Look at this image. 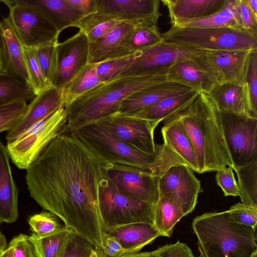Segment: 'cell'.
I'll return each instance as SVG.
<instances>
[{
    "label": "cell",
    "mask_w": 257,
    "mask_h": 257,
    "mask_svg": "<svg viewBox=\"0 0 257 257\" xmlns=\"http://www.w3.org/2000/svg\"><path fill=\"white\" fill-rule=\"evenodd\" d=\"M0 34L2 43L1 71L9 73L31 86L24 46L8 17L1 21Z\"/></svg>",
    "instance_id": "obj_21"
},
{
    "label": "cell",
    "mask_w": 257,
    "mask_h": 257,
    "mask_svg": "<svg viewBox=\"0 0 257 257\" xmlns=\"http://www.w3.org/2000/svg\"><path fill=\"white\" fill-rule=\"evenodd\" d=\"M57 68L51 85L61 90L88 64L89 42L82 30L57 45Z\"/></svg>",
    "instance_id": "obj_17"
},
{
    "label": "cell",
    "mask_w": 257,
    "mask_h": 257,
    "mask_svg": "<svg viewBox=\"0 0 257 257\" xmlns=\"http://www.w3.org/2000/svg\"><path fill=\"white\" fill-rule=\"evenodd\" d=\"M169 11L170 22L207 17L220 10L226 0H162Z\"/></svg>",
    "instance_id": "obj_29"
},
{
    "label": "cell",
    "mask_w": 257,
    "mask_h": 257,
    "mask_svg": "<svg viewBox=\"0 0 257 257\" xmlns=\"http://www.w3.org/2000/svg\"><path fill=\"white\" fill-rule=\"evenodd\" d=\"M199 92L192 90L168 97L147 108L124 115L147 121L155 131L158 124L173 113L191 102Z\"/></svg>",
    "instance_id": "obj_28"
},
{
    "label": "cell",
    "mask_w": 257,
    "mask_h": 257,
    "mask_svg": "<svg viewBox=\"0 0 257 257\" xmlns=\"http://www.w3.org/2000/svg\"><path fill=\"white\" fill-rule=\"evenodd\" d=\"M101 247L104 253L110 257H119L125 254L118 241L105 233Z\"/></svg>",
    "instance_id": "obj_50"
},
{
    "label": "cell",
    "mask_w": 257,
    "mask_h": 257,
    "mask_svg": "<svg viewBox=\"0 0 257 257\" xmlns=\"http://www.w3.org/2000/svg\"><path fill=\"white\" fill-rule=\"evenodd\" d=\"M7 147L0 140V223L18 217V189L14 180Z\"/></svg>",
    "instance_id": "obj_25"
},
{
    "label": "cell",
    "mask_w": 257,
    "mask_h": 257,
    "mask_svg": "<svg viewBox=\"0 0 257 257\" xmlns=\"http://www.w3.org/2000/svg\"><path fill=\"white\" fill-rule=\"evenodd\" d=\"M163 42L208 51L257 50V32L234 28L171 26Z\"/></svg>",
    "instance_id": "obj_5"
},
{
    "label": "cell",
    "mask_w": 257,
    "mask_h": 257,
    "mask_svg": "<svg viewBox=\"0 0 257 257\" xmlns=\"http://www.w3.org/2000/svg\"><path fill=\"white\" fill-rule=\"evenodd\" d=\"M57 44L43 45L33 48L41 71L51 84L57 68Z\"/></svg>",
    "instance_id": "obj_39"
},
{
    "label": "cell",
    "mask_w": 257,
    "mask_h": 257,
    "mask_svg": "<svg viewBox=\"0 0 257 257\" xmlns=\"http://www.w3.org/2000/svg\"><path fill=\"white\" fill-rule=\"evenodd\" d=\"M102 83L96 72V64L88 63L62 89V97L65 107Z\"/></svg>",
    "instance_id": "obj_32"
},
{
    "label": "cell",
    "mask_w": 257,
    "mask_h": 257,
    "mask_svg": "<svg viewBox=\"0 0 257 257\" xmlns=\"http://www.w3.org/2000/svg\"><path fill=\"white\" fill-rule=\"evenodd\" d=\"M120 257H153L152 252L124 254Z\"/></svg>",
    "instance_id": "obj_52"
},
{
    "label": "cell",
    "mask_w": 257,
    "mask_h": 257,
    "mask_svg": "<svg viewBox=\"0 0 257 257\" xmlns=\"http://www.w3.org/2000/svg\"><path fill=\"white\" fill-rule=\"evenodd\" d=\"M8 3L26 7L38 12L47 19L57 31L75 27L85 17L66 0H6Z\"/></svg>",
    "instance_id": "obj_22"
},
{
    "label": "cell",
    "mask_w": 257,
    "mask_h": 257,
    "mask_svg": "<svg viewBox=\"0 0 257 257\" xmlns=\"http://www.w3.org/2000/svg\"><path fill=\"white\" fill-rule=\"evenodd\" d=\"M163 41L162 34L157 25H137L129 41L126 53L133 55Z\"/></svg>",
    "instance_id": "obj_36"
},
{
    "label": "cell",
    "mask_w": 257,
    "mask_h": 257,
    "mask_svg": "<svg viewBox=\"0 0 257 257\" xmlns=\"http://www.w3.org/2000/svg\"><path fill=\"white\" fill-rule=\"evenodd\" d=\"M1 21L0 20V28H1ZM2 68V43H1V38L0 34V71Z\"/></svg>",
    "instance_id": "obj_57"
},
{
    "label": "cell",
    "mask_w": 257,
    "mask_h": 257,
    "mask_svg": "<svg viewBox=\"0 0 257 257\" xmlns=\"http://www.w3.org/2000/svg\"><path fill=\"white\" fill-rule=\"evenodd\" d=\"M256 51V50H255ZM254 51H210L199 56L218 84H246L250 58Z\"/></svg>",
    "instance_id": "obj_16"
},
{
    "label": "cell",
    "mask_w": 257,
    "mask_h": 257,
    "mask_svg": "<svg viewBox=\"0 0 257 257\" xmlns=\"http://www.w3.org/2000/svg\"><path fill=\"white\" fill-rule=\"evenodd\" d=\"M28 221L32 233L38 236L52 234L63 226L59 222L58 217L48 211L31 215Z\"/></svg>",
    "instance_id": "obj_38"
},
{
    "label": "cell",
    "mask_w": 257,
    "mask_h": 257,
    "mask_svg": "<svg viewBox=\"0 0 257 257\" xmlns=\"http://www.w3.org/2000/svg\"><path fill=\"white\" fill-rule=\"evenodd\" d=\"M96 122L130 146L155 155L154 131L147 121L115 113Z\"/></svg>",
    "instance_id": "obj_18"
},
{
    "label": "cell",
    "mask_w": 257,
    "mask_h": 257,
    "mask_svg": "<svg viewBox=\"0 0 257 257\" xmlns=\"http://www.w3.org/2000/svg\"><path fill=\"white\" fill-rule=\"evenodd\" d=\"M167 78L168 80L182 83L205 94L218 84L215 78L202 64L198 56L174 64L168 70Z\"/></svg>",
    "instance_id": "obj_24"
},
{
    "label": "cell",
    "mask_w": 257,
    "mask_h": 257,
    "mask_svg": "<svg viewBox=\"0 0 257 257\" xmlns=\"http://www.w3.org/2000/svg\"><path fill=\"white\" fill-rule=\"evenodd\" d=\"M63 106H65L62 90L53 86L36 95L19 122L7 134V142L13 141Z\"/></svg>",
    "instance_id": "obj_20"
},
{
    "label": "cell",
    "mask_w": 257,
    "mask_h": 257,
    "mask_svg": "<svg viewBox=\"0 0 257 257\" xmlns=\"http://www.w3.org/2000/svg\"><path fill=\"white\" fill-rule=\"evenodd\" d=\"M160 0H96V12L85 17L75 27L86 32L107 21L157 25L162 15Z\"/></svg>",
    "instance_id": "obj_9"
},
{
    "label": "cell",
    "mask_w": 257,
    "mask_h": 257,
    "mask_svg": "<svg viewBox=\"0 0 257 257\" xmlns=\"http://www.w3.org/2000/svg\"><path fill=\"white\" fill-rule=\"evenodd\" d=\"M246 85L251 114L257 118V50L251 55Z\"/></svg>",
    "instance_id": "obj_44"
},
{
    "label": "cell",
    "mask_w": 257,
    "mask_h": 257,
    "mask_svg": "<svg viewBox=\"0 0 257 257\" xmlns=\"http://www.w3.org/2000/svg\"><path fill=\"white\" fill-rule=\"evenodd\" d=\"M132 56L114 59L96 64V72L100 81L106 83L117 78L130 63Z\"/></svg>",
    "instance_id": "obj_42"
},
{
    "label": "cell",
    "mask_w": 257,
    "mask_h": 257,
    "mask_svg": "<svg viewBox=\"0 0 257 257\" xmlns=\"http://www.w3.org/2000/svg\"><path fill=\"white\" fill-rule=\"evenodd\" d=\"M153 257H195L186 244L179 241L152 251Z\"/></svg>",
    "instance_id": "obj_47"
},
{
    "label": "cell",
    "mask_w": 257,
    "mask_h": 257,
    "mask_svg": "<svg viewBox=\"0 0 257 257\" xmlns=\"http://www.w3.org/2000/svg\"><path fill=\"white\" fill-rule=\"evenodd\" d=\"M105 233L116 239L125 254L139 252L155 238L162 236L150 222H138L118 226L105 229Z\"/></svg>",
    "instance_id": "obj_26"
},
{
    "label": "cell",
    "mask_w": 257,
    "mask_h": 257,
    "mask_svg": "<svg viewBox=\"0 0 257 257\" xmlns=\"http://www.w3.org/2000/svg\"><path fill=\"white\" fill-rule=\"evenodd\" d=\"M159 191V196H166L176 202L185 216L194 210L202 189L191 169L177 165L170 167L160 177Z\"/></svg>",
    "instance_id": "obj_15"
},
{
    "label": "cell",
    "mask_w": 257,
    "mask_h": 257,
    "mask_svg": "<svg viewBox=\"0 0 257 257\" xmlns=\"http://www.w3.org/2000/svg\"><path fill=\"white\" fill-rule=\"evenodd\" d=\"M9 9L8 17L23 46L35 48L58 43L60 33L38 12L29 8L0 1Z\"/></svg>",
    "instance_id": "obj_13"
},
{
    "label": "cell",
    "mask_w": 257,
    "mask_h": 257,
    "mask_svg": "<svg viewBox=\"0 0 257 257\" xmlns=\"http://www.w3.org/2000/svg\"><path fill=\"white\" fill-rule=\"evenodd\" d=\"M171 26L191 28H234L243 29L238 9V0H226L222 9L205 18L178 20L170 22Z\"/></svg>",
    "instance_id": "obj_30"
},
{
    "label": "cell",
    "mask_w": 257,
    "mask_h": 257,
    "mask_svg": "<svg viewBox=\"0 0 257 257\" xmlns=\"http://www.w3.org/2000/svg\"><path fill=\"white\" fill-rule=\"evenodd\" d=\"M206 94L220 111L253 117L246 84H217Z\"/></svg>",
    "instance_id": "obj_27"
},
{
    "label": "cell",
    "mask_w": 257,
    "mask_h": 257,
    "mask_svg": "<svg viewBox=\"0 0 257 257\" xmlns=\"http://www.w3.org/2000/svg\"><path fill=\"white\" fill-rule=\"evenodd\" d=\"M246 1L253 14L257 17V0H246Z\"/></svg>",
    "instance_id": "obj_53"
},
{
    "label": "cell",
    "mask_w": 257,
    "mask_h": 257,
    "mask_svg": "<svg viewBox=\"0 0 257 257\" xmlns=\"http://www.w3.org/2000/svg\"><path fill=\"white\" fill-rule=\"evenodd\" d=\"M208 51L162 41L133 55L130 63L117 78L167 72L178 62L193 58Z\"/></svg>",
    "instance_id": "obj_12"
},
{
    "label": "cell",
    "mask_w": 257,
    "mask_h": 257,
    "mask_svg": "<svg viewBox=\"0 0 257 257\" xmlns=\"http://www.w3.org/2000/svg\"><path fill=\"white\" fill-rule=\"evenodd\" d=\"M0 257H14L12 248L7 245V248L0 252Z\"/></svg>",
    "instance_id": "obj_54"
},
{
    "label": "cell",
    "mask_w": 257,
    "mask_h": 257,
    "mask_svg": "<svg viewBox=\"0 0 257 257\" xmlns=\"http://www.w3.org/2000/svg\"><path fill=\"white\" fill-rule=\"evenodd\" d=\"M194 90L186 85L167 80L139 91L121 103L118 114H124L150 107L163 99ZM196 91V90H195Z\"/></svg>",
    "instance_id": "obj_23"
},
{
    "label": "cell",
    "mask_w": 257,
    "mask_h": 257,
    "mask_svg": "<svg viewBox=\"0 0 257 257\" xmlns=\"http://www.w3.org/2000/svg\"><path fill=\"white\" fill-rule=\"evenodd\" d=\"M35 96L29 84L0 71V106L17 101H26Z\"/></svg>",
    "instance_id": "obj_34"
},
{
    "label": "cell",
    "mask_w": 257,
    "mask_h": 257,
    "mask_svg": "<svg viewBox=\"0 0 257 257\" xmlns=\"http://www.w3.org/2000/svg\"><path fill=\"white\" fill-rule=\"evenodd\" d=\"M99 208L105 229L138 222L153 224L155 204L132 198L118 191L105 174L99 187Z\"/></svg>",
    "instance_id": "obj_8"
},
{
    "label": "cell",
    "mask_w": 257,
    "mask_h": 257,
    "mask_svg": "<svg viewBox=\"0 0 257 257\" xmlns=\"http://www.w3.org/2000/svg\"><path fill=\"white\" fill-rule=\"evenodd\" d=\"M28 104L20 100L0 106V133L12 130L25 113Z\"/></svg>",
    "instance_id": "obj_41"
},
{
    "label": "cell",
    "mask_w": 257,
    "mask_h": 257,
    "mask_svg": "<svg viewBox=\"0 0 257 257\" xmlns=\"http://www.w3.org/2000/svg\"><path fill=\"white\" fill-rule=\"evenodd\" d=\"M5 236L0 231V252L4 251L7 247Z\"/></svg>",
    "instance_id": "obj_55"
},
{
    "label": "cell",
    "mask_w": 257,
    "mask_h": 257,
    "mask_svg": "<svg viewBox=\"0 0 257 257\" xmlns=\"http://www.w3.org/2000/svg\"><path fill=\"white\" fill-rule=\"evenodd\" d=\"M8 245L12 248L14 257H37L29 236L26 234L14 236Z\"/></svg>",
    "instance_id": "obj_46"
},
{
    "label": "cell",
    "mask_w": 257,
    "mask_h": 257,
    "mask_svg": "<svg viewBox=\"0 0 257 257\" xmlns=\"http://www.w3.org/2000/svg\"><path fill=\"white\" fill-rule=\"evenodd\" d=\"M256 254H257V251H255L252 254V255H251L250 257H256Z\"/></svg>",
    "instance_id": "obj_59"
},
{
    "label": "cell",
    "mask_w": 257,
    "mask_h": 257,
    "mask_svg": "<svg viewBox=\"0 0 257 257\" xmlns=\"http://www.w3.org/2000/svg\"><path fill=\"white\" fill-rule=\"evenodd\" d=\"M117 21H107L99 24L86 33L89 43H93L106 35L118 23Z\"/></svg>",
    "instance_id": "obj_49"
},
{
    "label": "cell",
    "mask_w": 257,
    "mask_h": 257,
    "mask_svg": "<svg viewBox=\"0 0 257 257\" xmlns=\"http://www.w3.org/2000/svg\"><path fill=\"white\" fill-rule=\"evenodd\" d=\"M24 50L30 85L36 95L52 85L43 74L33 48L24 47Z\"/></svg>",
    "instance_id": "obj_40"
},
{
    "label": "cell",
    "mask_w": 257,
    "mask_h": 257,
    "mask_svg": "<svg viewBox=\"0 0 257 257\" xmlns=\"http://www.w3.org/2000/svg\"><path fill=\"white\" fill-rule=\"evenodd\" d=\"M238 9L243 29L257 32V17L250 10L246 0H238Z\"/></svg>",
    "instance_id": "obj_48"
},
{
    "label": "cell",
    "mask_w": 257,
    "mask_h": 257,
    "mask_svg": "<svg viewBox=\"0 0 257 257\" xmlns=\"http://www.w3.org/2000/svg\"><path fill=\"white\" fill-rule=\"evenodd\" d=\"M74 230L65 225L52 234L38 236L33 233L29 236L37 257H60L69 235Z\"/></svg>",
    "instance_id": "obj_33"
},
{
    "label": "cell",
    "mask_w": 257,
    "mask_h": 257,
    "mask_svg": "<svg viewBox=\"0 0 257 257\" xmlns=\"http://www.w3.org/2000/svg\"><path fill=\"white\" fill-rule=\"evenodd\" d=\"M107 177L120 192L135 199L156 204L159 199V177L149 171L126 165L105 167Z\"/></svg>",
    "instance_id": "obj_14"
},
{
    "label": "cell",
    "mask_w": 257,
    "mask_h": 257,
    "mask_svg": "<svg viewBox=\"0 0 257 257\" xmlns=\"http://www.w3.org/2000/svg\"><path fill=\"white\" fill-rule=\"evenodd\" d=\"M96 246L73 231L68 236L60 257H91Z\"/></svg>",
    "instance_id": "obj_37"
},
{
    "label": "cell",
    "mask_w": 257,
    "mask_h": 257,
    "mask_svg": "<svg viewBox=\"0 0 257 257\" xmlns=\"http://www.w3.org/2000/svg\"><path fill=\"white\" fill-rule=\"evenodd\" d=\"M73 133L105 167L126 165L150 172L153 168L155 155L144 153L130 146L97 122L86 124Z\"/></svg>",
    "instance_id": "obj_6"
},
{
    "label": "cell",
    "mask_w": 257,
    "mask_h": 257,
    "mask_svg": "<svg viewBox=\"0 0 257 257\" xmlns=\"http://www.w3.org/2000/svg\"><path fill=\"white\" fill-rule=\"evenodd\" d=\"M163 121V143L156 145L155 161L150 173L160 178L170 167L177 165L187 166L198 173L195 154L183 124L171 117Z\"/></svg>",
    "instance_id": "obj_10"
},
{
    "label": "cell",
    "mask_w": 257,
    "mask_h": 257,
    "mask_svg": "<svg viewBox=\"0 0 257 257\" xmlns=\"http://www.w3.org/2000/svg\"><path fill=\"white\" fill-rule=\"evenodd\" d=\"M234 221L256 229L257 224V206L238 203L228 210Z\"/></svg>",
    "instance_id": "obj_43"
},
{
    "label": "cell",
    "mask_w": 257,
    "mask_h": 257,
    "mask_svg": "<svg viewBox=\"0 0 257 257\" xmlns=\"http://www.w3.org/2000/svg\"><path fill=\"white\" fill-rule=\"evenodd\" d=\"M73 8L87 17L96 12V0H66Z\"/></svg>",
    "instance_id": "obj_51"
},
{
    "label": "cell",
    "mask_w": 257,
    "mask_h": 257,
    "mask_svg": "<svg viewBox=\"0 0 257 257\" xmlns=\"http://www.w3.org/2000/svg\"><path fill=\"white\" fill-rule=\"evenodd\" d=\"M95 249L98 257H110L104 253L101 247L96 246Z\"/></svg>",
    "instance_id": "obj_56"
},
{
    "label": "cell",
    "mask_w": 257,
    "mask_h": 257,
    "mask_svg": "<svg viewBox=\"0 0 257 257\" xmlns=\"http://www.w3.org/2000/svg\"><path fill=\"white\" fill-rule=\"evenodd\" d=\"M218 111L232 168L257 160V118Z\"/></svg>",
    "instance_id": "obj_11"
},
{
    "label": "cell",
    "mask_w": 257,
    "mask_h": 257,
    "mask_svg": "<svg viewBox=\"0 0 257 257\" xmlns=\"http://www.w3.org/2000/svg\"><path fill=\"white\" fill-rule=\"evenodd\" d=\"M184 216L176 202L169 197L160 196L155 206L153 224L162 236L170 237L174 226Z\"/></svg>",
    "instance_id": "obj_31"
},
{
    "label": "cell",
    "mask_w": 257,
    "mask_h": 257,
    "mask_svg": "<svg viewBox=\"0 0 257 257\" xmlns=\"http://www.w3.org/2000/svg\"><path fill=\"white\" fill-rule=\"evenodd\" d=\"M169 117L183 124L195 154L198 173L233 167L219 111L205 93L199 92L191 102Z\"/></svg>",
    "instance_id": "obj_2"
},
{
    "label": "cell",
    "mask_w": 257,
    "mask_h": 257,
    "mask_svg": "<svg viewBox=\"0 0 257 257\" xmlns=\"http://www.w3.org/2000/svg\"><path fill=\"white\" fill-rule=\"evenodd\" d=\"M167 73L119 77L93 88L65 107L67 115L65 131L74 132L116 113L121 102L130 96L167 81Z\"/></svg>",
    "instance_id": "obj_3"
},
{
    "label": "cell",
    "mask_w": 257,
    "mask_h": 257,
    "mask_svg": "<svg viewBox=\"0 0 257 257\" xmlns=\"http://www.w3.org/2000/svg\"><path fill=\"white\" fill-rule=\"evenodd\" d=\"M192 227L201 257H250L257 251L255 230L234 221L228 210L197 216Z\"/></svg>",
    "instance_id": "obj_4"
},
{
    "label": "cell",
    "mask_w": 257,
    "mask_h": 257,
    "mask_svg": "<svg viewBox=\"0 0 257 257\" xmlns=\"http://www.w3.org/2000/svg\"><path fill=\"white\" fill-rule=\"evenodd\" d=\"M216 181L225 196H237L239 195L232 167L228 166L216 172Z\"/></svg>",
    "instance_id": "obj_45"
},
{
    "label": "cell",
    "mask_w": 257,
    "mask_h": 257,
    "mask_svg": "<svg viewBox=\"0 0 257 257\" xmlns=\"http://www.w3.org/2000/svg\"><path fill=\"white\" fill-rule=\"evenodd\" d=\"M91 257H98L96 249H95V250L94 251V252L92 254Z\"/></svg>",
    "instance_id": "obj_58"
},
{
    "label": "cell",
    "mask_w": 257,
    "mask_h": 257,
    "mask_svg": "<svg viewBox=\"0 0 257 257\" xmlns=\"http://www.w3.org/2000/svg\"><path fill=\"white\" fill-rule=\"evenodd\" d=\"M119 22L110 31L94 42L89 43L88 64L98 63L128 56L126 50L131 37L137 25Z\"/></svg>",
    "instance_id": "obj_19"
},
{
    "label": "cell",
    "mask_w": 257,
    "mask_h": 257,
    "mask_svg": "<svg viewBox=\"0 0 257 257\" xmlns=\"http://www.w3.org/2000/svg\"><path fill=\"white\" fill-rule=\"evenodd\" d=\"M105 166L77 138L63 131L26 170L30 195L65 226L101 247L105 234L99 187Z\"/></svg>",
    "instance_id": "obj_1"
},
{
    "label": "cell",
    "mask_w": 257,
    "mask_h": 257,
    "mask_svg": "<svg viewBox=\"0 0 257 257\" xmlns=\"http://www.w3.org/2000/svg\"><path fill=\"white\" fill-rule=\"evenodd\" d=\"M233 169L237 176V185L241 203L257 206V160Z\"/></svg>",
    "instance_id": "obj_35"
},
{
    "label": "cell",
    "mask_w": 257,
    "mask_h": 257,
    "mask_svg": "<svg viewBox=\"0 0 257 257\" xmlns=\"http://www.w3.org/2000/svg\"><path fill=\"white\" fill-rule=\"evenodd\" d=\"M67 122V115L63 106L7 142L6 147L13 163L19 169L26 170L50 142L65 131Z\"/></svg>",
    "instance_id": "obj_7"
}]
</instances>
